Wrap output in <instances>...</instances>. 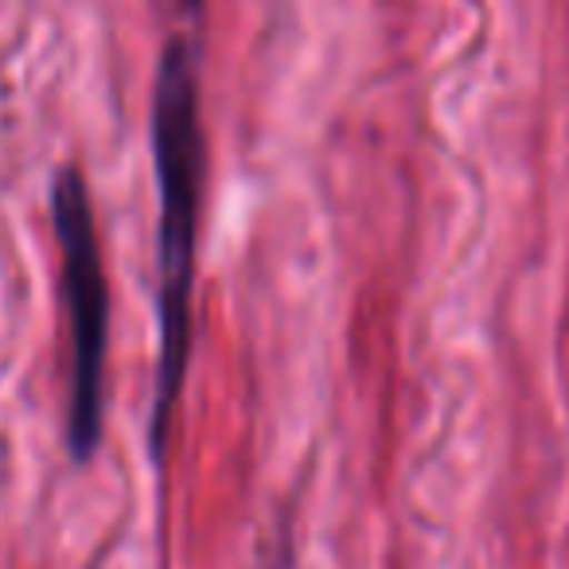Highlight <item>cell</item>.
<instances>
[{
	"label": "cell",
	"instance_id": "1",
	"mask_svg": "<svg viewBox=\"0 0 569 569\" xmlns=\"http://www.w3.org/2000/svg\"><path fill=\"white\" fill-rule=\"evenodd\" d=\"M152 157L160 188V359L152 398V449H164L168 421L191 359L199 207H203V129H199V56L191 36L160 51L152 87Z\"/></svg>",
	"mask_w": 569,
	"mask_h": 569
},
{
	"label": "cell",
	"instance_id": "2",
	"mask_svg": "<svg viewBox=\"0 0 569 569\" xmlns=\"http://www.w3.org/2000/svg\"><path fill=\"white\" fill-rule=\"evenodd\" d=\"M51 219L63 250V289L71 309V452L90 460L102 441L110 293H106L94 211L79 168H63L51 183Z\"/></svg>",
	"mask_w": 569,
	"mask_h": 569
},
{
	"label": "cell",
	"instance_id": "3",
	"mask_svg": "<svg viewBox=\"0 0 569 569\" xmlns=\"http://www.w3.org/2000/svg\"><path fill=\"white\" fill-rule=\"evenodd\" d=\"M176 4H180V12H183V17H191V20L203 12V0H176Z\"/></svg>",
	"mask_w": 569,
	"mask_h": 569
}]
</instances>
